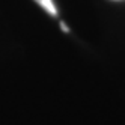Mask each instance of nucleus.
I'll return each instance as SVG.
<instances>
[{"mask_svg": "<svg viewBox=\"0 0 125 125\" xmlns=\"http://www.w3.org/2000/svg\"><path fill=\"white\" fill-rule=\"evenodd\" d=\"M39 6H42L44 9H45L50 15H53V17H56L57 15V11H56V6L53 5V0H35Z\"/></svg>", "mask_w": 125, "mask_h": 125, "instance_id": "obj_1", "label": "nucleus"}, {"mask_svg": "<svg viewBox=\"0 0 125 125\" xmlns=\"http://www.w3.org/2000/svg\"><path fill=\"white\" fill-rule=\"evenodd\" d=\"M115 2H121V0H115Z\"/></svg>", "mask_w": 125, "mask_h": 125, "instance_id": "obj_3", "label": "nucleus"}, {"mask_svg": "<svg viewBox=\"0 0 125 125\" xmlns=\"http://www.w3.org/2000/svg\"><path fill=\"white\" fill-rule=\"evenodd\" d=\"M60 29H62V30H65V32H68V27H66L63 23H60Z\"/></svg>", "mask_w": 125, "mask_h": 125, "instance_id": "obj_2", "label": "nucleus"}]
</instances>
